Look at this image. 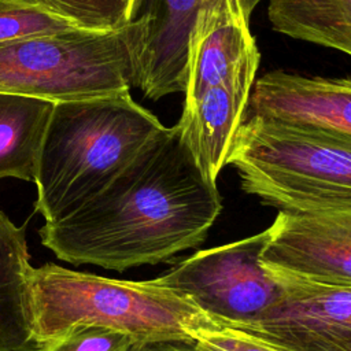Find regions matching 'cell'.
<instances>
[{
    "label": "cell",
    "instance_id": "obj_1",
    "mask_svg": "<svg viewBox=\"0 0 351 351\" xmlns=\"http://www.w3.org/2000/svg\"><path fill=\"white\" fill-rule=\"evenodd\" d=\"M221 211L217 184L200 173L174 125L86 204L45 222L38 236L60 261L125 271L199 247Z\"/></svg>",
    "mask_w": 351,
    "mask_h": 351
},
{
    "label": "cell",
    "instance_id": "obj_2",
    "mask_svg": "<svg viewBox=\"0 0 351 351\" xmlns=\"http://www.w3.org/2000/svg\"><path fill=\"white\" fill-rule=\"evenodd\" d=\"M165 128L130 90L55 103L34 178L44 221L86 204Z\"/></svg>",
    "mask_w": 351,
    "mask_h": 351
},
{
    "label": "cell",
    "instance_id": "obj_3",
    "mask_svg": "<svg viewBox=\"0 0 351 351\" xmlns=\"http://www.w3.org/2000/svg\"><path fill=\"white\" fill-rule=\"evenodd\" d=\"M241 0H214L196 15L185 63V103L176 123L200 173L217 184L247 114L261 52Z\"/></svg>",
    "mask_w": 351,
    "mask_h": 351
},
{
    "label": "cell",
    "instance_id": "obj_4",
    "mask_svg": "<svg viewBox=\"0 0 351 351\" xmlns=\"http://www.w3.org/2000/svg\"><path fill=\"white\" fill-rule=\"evenodd\" d=\"M32 314L38 344L80 322L107 326L138 343L193 341L200 329L221 326L155 278L117 280L55 263L33 270Z\"/></svg>",
    "mask_w": 351,
    "mask_h": 351
},
{
    "label": "cell",
    "instance_id": "obj_5",
    "mask_svg": "<svg viewBox=\"0 0 351 351\" xmlns=\"http://www.w3.org/2000/svg\"><path fill=\"white\" fill-rule=\"evenodd\" d=\"M228 165L240 186L277 210L351 208V138L322 129L245 117Z\"/></svg>",
    "mask_w": 351,
    "mask_h": 351
},
{
    "label": "cell",
    "instance_id": "obj_6",
    "mask_svg": "<svg viewBox=\"0 0 351 351\" xmlns=\"http://www.w3.org/2000/svg\"><path fill=\"white\" fill-rule=\"evenodd\" d=\"M144 43V25L78 27L0 44V92L53 103L130 90Z\"/></svg>",
    "mask_w": 351,
    "mask_h": 351
},
{
    "label": "cell",
    "instance_id": "obj_7",
    "mask_svg": "<svg viewBox=\"0 0 351 351\" xmlns=\"http://www.w3.org/2000/svg\"><path fill=\"white\" fill-rule=\"evenodd\" d=\"M266 229L223 245L200 250L155 281L189 298L217 324L244 329L282 295L280 281L262 263Z\"/></svg>",
    "mask_w": 351,
    "mask_h": 351
},
{
    "label": "cell",
    "instance_id": "obj_8",
    "mask_svg": "<svg viewBox=\"0 0 351 351\" xmlns=\"http://www.w3.org/2000/svg\"><path fill=\"white\" fill-rule=\"evenodd\" d=\"M262 263L298 280L351 287V208L278 210L266 229Z\"/></svg>",
    "mask_w": 351,
    "mask_h": 351
},
{
    "label": "cell",
    "instance_id": "obj_9",
    "mask_svg": "<svg viewBox=\"0 0 351 351\" xmlns=\"http://www.w3.org/2000/svg\"><path fill=\"white\" fill-rule=\"evenodd\" d=\"M270 273L282 287L281 298L256 322L240 330L276 347L351 339V287L322 285Z\"/></svg>",
    "mask_w": 351,
    "mask_h": 351
},
{
    "label": "cell",
    "instance_id": "obj_10",
    "mask_svg": "<svg viewBox=\"0 0 351 351\" xmlns=\"http://www.w3.org/2000/svg\"><path fill=\"white\" fill-rule=\"evenodd\" d=\"M245 117L322 129L351 138V80L269 71L255 81Z\"/></svg>",
    "mask_w": 351,
    "mask_h": 351
},
{
    "label": "cell",
    "instance_id": "obj_11",
    "mask_svg": "<svg viewBox=\"0 0 351 351\" xmlns=\"http://www.w3.org/2000/svg\"><path fill=\"white\" fill-rule=\"evenodd\" d=\"M214 0H136L132 21L144 25V43L134 86L151 99L184 92L186 48L200 10ZM247 12L262 0H241Z\"/></svg>",
    "mask_w": 351,
    "mask_h": 351
},
{
    "label": "cell",
    "instance_id": "obj_12",
    "mask_svg": "<svg viewBox=\"0 0 351 351\" xmlns=\"http://www.w3.org/2000/svg\"><path fill=\"white\" fill-rule=\"evenodd\" d=\"M33 270L25 228L0 211V351H40L33 332Z\"/></svg>",
    "mask_w": 351,
    "mask_h": 351
},
{
    "label": "cell",
    "instance_id": "obj_13",
    "mask_svg": "<svg viewBox=\"0 0 351 351\" xmlns=\"http://www.w3.org/2000/svg\"><path fill=\"white\" fill-rule=\"evenodd\" d=\"M55 103L0 92V180L33 181Z\"/></svg>",
    "mask_w": 351,
    "mask_h": 351
},
{
    "label": "cell",
    "instance_id": "obj_14",
    "mask_svg": "<svg viewBox=\"0 0 351 351\" xmlns=\"http://www.w3.org/2000/svg\"><path fill=\"white\" fill-rule=\"evenodd\" d=\"M271 29L351 56V0H269Z\"/></svg>",
    "mask_w": 351,
    "mask_h": 351
},
{
    "label": "cell",
    "instance_id": "obj_15",
    "mask_svg": "<svg viewBox=\"0 0 351 351\" xmlns=\"http://www.w3.org/2000/svg\"><path fill=\"white\" fill-rule=\"evenodd\" d=\"M82 27L43 0H0V44Z\"/></svg>",
    "mask_w": 351,
    "mask_h": 351
},
{
    "label": "cell",
    "instance_id": "obj_16",
    "mask_svg": "<svg viewBox=\"0 0 351 351\" xmlns=\"http://www.w3.org/2000/svg\"><path fill=\"white\" fill-rule=\"evenodd\" d=\"M82 27L111 30L133 19L136 0H43Z\"/></svg>",
    "mask_w": 351,
    "mask_h": 351
},
{
    "label": "cell",
    "instance_id": "obj_17",
    "mask_svg": "<svg viewBox=\"0 0 351 351\" xmlns=\"http://www.w3.org/2000/svg\"><path fill=\"white\" fill-rule=\"evenodd\" d=\"M133 337L107 326L80 322L43 343L40 351H129Z\"/></svg>",
    "mask_w": 351,
    "mask_h": 351
},
{
    "label": "cell",
    "instance_id": "obj_18",
    "mask_svg": "<svg viewBox=\"0 0 351 351\" xmlns=\"http://www.w3.org/2000/svg\"><path fill=\"white\" fill-rule=\"evenodd\" d=\"M197 351H282L273 344L236 328H203L192 341Z\"/></svg>",
    "mask_w": 351,
    "mask_h": 351
},
{
    "label": "cell",
    "instance_id": "obj_19",
    "mask_svg": "<svg viewBox=\"0 0 351 351\" xmlns=\"http://www.w3.org/2000/svg\"><path fill=\"white\" fill-rule=\"evenodd\" d=\"M276 347V346H274ZM282 351H351V339L347 340H317L298 346L277 347Z\"/></svg>",
    "mask_w": 351,
    "mask_h": 351
},
{
    "label": "cell",
    "instance_id": "obj_20",
    "mask_svg": "<svg viewBox=\"0 0 351 351\" xmlns=\"http://www.w3.org/2000/svg\"><path fill=\"white\" fill-rule=\"evenodd\" d=\"M129 351H197L192 341H136Z\"/></svg>",
    "mask_w": 351,
    "mask_h": 351
}]
</instances>
